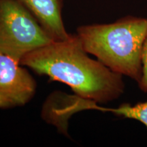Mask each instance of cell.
Instances as JSON below:
<instances>
[{
  "label": "cell",
  "mask_w": 147,
  "mask_h": 147,
  "mask_svg": "<svg viewBox=\"0 0 147 147\" xmlns=\"http://www.w3.org/2000/svg\"><path fill=\"white\" fill-rule=\"evenodd\" d=\"M88 55L75 34L69 39L53 41L27 53L20 63L64 83L82 98L107 103L120 97L125 91L122 75Z\"/></svg>",
  "instance_id": "1"
},
{
  "label": "cell",
  "mask_w": 147,
  "mask_h": 147,
  "mask_svg": "<svg viewBox=\"0 0 147 147\" xmlns=\"http://www.w3.org/2000/svg\"><path fill=\"white\" fill-rule=\"evenodd\" d=\"M147 18L127 16L108 24L78 27L76 35L89 54L108 68L138 83L142 76V50Z\"/></svg>",
  "instance_id": "2"
},
{
  "label": "cell",
  "mask_w": 147,
  "mask_h": 147,
  "mask_svg": "<svg viewBox=\"0 0 147 147\" xmlns=\"http://www.w3.org/2000/svg\"><path fill=\"white\" fill-rule=\"evenodd\" d=\"M53 41L18 0H0V53L21 61L27 53Z\"/></svg>",
  "instance_id": "3"
},
{
  "label": "cell",
  "mask_w": 147,
  "mask_h": 147,
  "mask_svg": "<svg viewBox=\"0 0 147 147\" xmlns=\"http://www.w3.org/2000/svg\"><path fill=\"white\" fill-rule=\"evenodd\" d=\"M36 91L37 82L27 67L0 53V109L23 107Z\"/></svg>",
  "instance_id": "4"
},
{
  "label": "cell",
  "mask_w": 147,
  "mask_h": 147,
  "mask_svg": "<svg viewBox=\"0 0 147 147\" xmlns=\"http://www.w3.org/2000/svg\"><path fill=\"white\" fill-rule=\"evenodd\" d=\"M113 108L100 106L95 101L78 95H68L56 91L48 96L41 110V117L47 123L53 125L60 134L69 137V119L75 113L87 110L113 112Z\"/></svg>",
  "instance_id": "5"
},
{
  "label": "cell",
  "mask_w": 147,
  "mask_h": 147,
  "mask_svg": "<svg viewBox=\"0 0 147 147\" xmlns=\"http://www.w3.org/2000/svg\"><path fill=\"white\" fill-rule=\"evenodd\" d=\"M32 13L53 41H63L71 36L62 18L63 0H18Z\"/></svg>",
  "instance_id": "6"
},
{
  "label": "cell",
  "mask_w": 147,
  "mask_h": 147,
  "mask_svg": "<svg viewBox=\"0 0 147 147\" xmlns=\"http://www.w3.org/2000/svg\"><path fill=\"white\" fill-rule=\"evenodd\" d=\"M113 113L125 118L138 121L147 128V101L138 103L134 106L123 104L119 108H113Z\"/></svg>",
  "instance_id": "7"
},
{
  "label": "cell",
  "mask_w": 147,
  "mask_h": 147,
  "mask_svg": "<svg viewBox=\"0 0 147 147\" xmlns=\"http://www.w3.org/2000/svg\"><path fill=\"white\" fill-rule=\"evenodd\" d=\"M138 84L141 91L147 93V31L142 50V76Z\"/></svg>",
  "instance_id": "8"
}]
</instances>
